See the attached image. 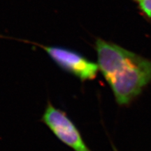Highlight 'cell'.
I'll return each instance as SVG.
<instances>
[{
	"mask_svg": "<svg viewBox=\"0 0 151 151\" xmlns=\"http://www.w3.org/2000/svg\"><path fill=\"white\" fill-rule=\"evenodd\" d=\"M95 50L99 69L116 102L129 104L151 82V61L101 39L96 41Z\"/></svg>",
	"mask_w": 151,
	"mask_h": 151,
	"instance_id": "cell-1",
	"label": "cell"
},
{
	"mask_svg": "<svg viewBox=\"0 0 151 151\" xmlns=\"http://www.w3.org/2000/svg\"><path fill=\"white\" fill-rule=\"evenodd\" d=\"M43 122L57 139L73 151H92L85 141L80 130L64 111L50 101L41 116Z\"/></svg>",
	"mask_w": 151,
	"mask_h": 151,
	"instance_id": "cell-2",
	"label": "cell"
},
{
	"mask_svg": "<svg viewBox=\"0 0 151 151\" xmlns=\"http://www.w3.org/2000/svg\"><path fill=\"white\" fill-rule=\"evenodd\" d=\"M58 67L71 73L81 81L93 80L97 76L99 66L79 52L64 47L42 46Z\"/></svg>",
	"mask_w": 151,
	"mask_h": 151,
	"instance_id": "cell-3",
	"label": "cell"
},
{
	"mask_svg": "<svg viewBox=\"0 0 151 151\" xmlns=\"http://www.w3.org/2000/svg\"><path fill=\"white\" fill-rule=\"evenodd\" d=\"M137 4L141 13L146 18L151 19V0H134Z\"/></svg>",
	"mask_w": 151,
	"mask_h": 151,
	"instance_id": "cell-4",
	"label": "cell"
}]
</instances>
